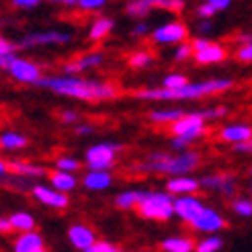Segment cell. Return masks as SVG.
I'll list each match as a JSON object with an SVG mask.
<instances>
[{"instance_id": "d4e9b609", "label": "cell", "mask_w": 252, "mask_h": 252, "mask_svg": "<svg viewBox=\"0 0 252 252\" xmlns=\"http://www.w3.org/2000/svg\"><path fill=\"white\" fill-rule=\"evenodd\" d=\"M113 27H115L113 19H109V17H98L96 21H93L91 29H88V37H91L93 41H103L105 37L111 35Z\"/></svg>"}, {"instance_id": "f907efd6", "label": "cell", "mask_w": 252, "mask_h": 252, "mask_svg": "<svg viewBox=\"0 0 252 252\" xmlns=\"http://www.w3.org/2000/svg\"><path fill=\"white\" fill-rule=\"evenodd\" d=\"M74 131H76L78 135H91L94 131V127H93V125H88V123H82V125H76Z\"/></svg>"}, {"instance_id": "d6986e66", "label": "cell", "mask_w": 252, "mask_h": 252, "mask_svg": "<svg viewBox=\"0 0 252 252\" xmlns=\"http://www.w3.org/2000/svg\"><path fill=\"white\" fill-rule=\"evenodd\" d=\"M113 185V176L111 170H86V174L82 176V187L86 191H105Z\"/></svg>"}, {"instance_id": "603a6c76", "label": "cell", "mask_w": 252, "mask_h": 252, "mask_svg": "<svg viewBox=\"0 0 252 252\" xmlns=\"http://www.w3.org/2000/svg\"><path fill=\"white\" fill-rule=\"evenodd\" d=\"M8 164V172L15 174V176H23V179H41L45 176V168L43 166H37V164H31V162H21V160H15V162H6Z\"/></svg>"}, {"instance_id": "ab89813d", "label": "cell", "mask_w": 252, "mask_h": 252, "mask_svg": "<svg viewBox=\"0 0 252 252\" xmlns=\"http://www.w3.org/2000/svg\"><path fill=\"white\" fill-rule=\"evenodd\" d=\"M107 4V0H80L78 6L82 10H98V8H103Z\"/></svg>"}, {"instance_id": "e575fe53", "label": "cell", "mask_w": 252, "mask_h": 252, "mask_svg": "<svg viewBox=\"0 0 252 252\" xmlns=\"http://www.w3.org/2000/svg\"><path fill=\"white\" fill-rule=\"evenodd\" d=\"M154 8H162V10H170V12H179L183 10L185 2L183 0H152Z\"/></svg>"}, {"instance_id": "60d3db41", "label": "cell", "mask_w": 252, "mask_h": 252, "mask_svg": "<svg viewBox=\"0 0 252 252\" xmlns=\"http://www.w3.org/2000/svg\"><path fill=\"white\" fill-rule=\"evenodd\" d=\"M216 12H218V10L213 8L209 2H203V4L197 6V17H199V19H211L213 15H216Z\"/></svg>"}, {"instance_id": "bcb514c9", "label": "cell", "mask_w": 252, "mask_h": 252, "mask_svg": "<svg viewBox=\"0 0 252 252\" xmlns=\"http://www.w3.org/2000/svg\"><path fill=\"white\" fill-rule=\"evenodd\" d=\"M15 60H17V56H15V54H0V68L6 70V68H8Z\"/></svg>"}, {"instance_id": "5bb4252c", "label": "cell", "mask_w": 252, "mask_h": 252, "mask_svg": "<svg viewBox=\"0 0 252 252\" xmlns=\"http://www.w3.org/2000/svg\"><path fill=\"white\" fill-rule=\"evenodd\" d=\"M205 207V203L201 201L197 195H181L174 197V216L179 218L181 221L189 223L197 213Z\"/></svg>"}, {"instance_id": "ac0fdd59", "label": "cell", "mask_w": 252, "mask_h": 252, "mask_svg": "<svg viewBox=\"0 0 252 252\" xmlns=\"http://www.w3.org/2000/svg\"><path fill=\"white\" fill-rule=\"evenodd\" d=\"M103 62H105V56L103 54H100V52H91V54H86V56H80L76 60L68 62V64L64 66V72L68 74V76H76V74L82 72V70L98 68Z\"/></svg>"}, {"instance_id": "816d5d0a", "label": "cell", "mask_w": 252, "mask_h": 252, "mask_svg": "<svg viewBox=\"0 0 252 252\" xmlns=\"http://www.w3.org/2000/svg\"><path fill=\"white\" fill-rule=\"evenodd\" d=\"M234 152H240V154H248V152H252V140H250V142H244V144L234 146Z\"/></svg>"}, {"instance_id": "f1b7e54d", "label": "cell", "mask_w": 252, "mask_h": 252, "mask_svg": "<svg viewBox=\"0 0 252 252\" xmlns=\"http://www.w3.org/2000/svg\"><path fill=\"white\" fill-rule=\"evenodd\" d=\"M154 8L152 0H129L127 6H125V12L133 19H144L150 15V10Z\"/></svg>"}, {"instance_id": "ba28073f", "label": "cell", "mask_w": 252, "mask_h": 252, "mask_svg": "<svg viewBox=\"0 0 252 252\" xmlns=\"http://www.w3.org/2000/svg\"><path fill=\"white\" fill-rule=\"evenodd\" d=\"M31 195L35 201H39L41 205L49 207V209H66L70 205V199H68V193H62L58 189H54L52 185H31Z\"/></svg>"}, {"instance_id": "9a60e30c", "label": "cell", "mask_w": 252, "mask_h": 252, "mask_svg": "<svg viewBox=\"0 0 252 252\" xmlns=\"http://www.w3.org/2000/svg\"><path fill=\"white\" fill-rule=\"evenodd\" d=\"M201 189V181L191 174H181V176H170L166 181V191L174 197L181 195H195Z\"/></svg>"}, {"instance_id": "ffe728a7", "label": "cell", "mask_w": 252, "mask_h": 252, "mask_svg": "<svg viewBox=\"0 0 252 252\" xmlns=\"http://www.w3.org/2000/svg\"><path fill=\"white\" fill-rule=\"evenodd\" d=\"M225 58H228V49H225L223 45H220V43H213V41H209L207 47H203L201 52L195 54V62L201 66L220 64V62H223Z\"/></svg>"}, {"instance_id": "9c48e42d", "label": "cell", "mask_w": 252, "mask_h": 252, "mask_svg": "<svg viewBox=\"0 0 252 252\" xmlns=\"http://www.w3.org/2000/svg\"><path fill=\"white\" fill-rule=\"evenodd\" d=\"M187 25H183L181 21H170L166 25H160L152 33V41L158 45H179L183 41H187Z\"/></svg>"}, {"instance_id": "4dcf8cb0", "label": "cell", "mask_w": 252, "mask_h": 252, "mask_svg": "<svg viewBox=\"0 0 252 252\" xmlns=\"http://www.w3.org/2000/svg\"><path fill=\"white\" fill-rule=\"evenodd\" d=\"M232 211L236 213L238 218H242V220L252 218V199H248V197H236V199H232Z\"/></svg>"}, {"instance_id": "74e56055", "label": "cell", "mask_w": 252, "mask_h": 252, "mask_svg": "<svg viewBox=\"0 0 252 252\" xmlns=\"http://www.w3.org/2000/svg\"><path fill=\"white\" fill-rule=\"evenodd\" d=\"M203 115L207 121H216V119H221L228 115V107L221 105V107H209V109H203Z\"/></svg>"}, {"instance_id": "d6a6232c", "label": "cell", "mask_w": 252, "mask_h": 252, "mask_svg": "<svg viewBox=\"0 0 252 252\" xmlns=\"http://www.w3.org/2000/svg\"><path fill=\"white\" fill-rule=\"evenodd\" d=\"M82 164L76 160V158H72V156H60L56 160V168L58 170H66V172H76Z\"/></svg>"}, {"instance_id": "2e32d148", "label": "cell", "mask_w": 252, "mask_h": 252, "mask_svg": "<svg viewBox=\"0 0 252 252\" xmlns=\"http://www.w3.org/2000/svg\"><path fill=\"white\" fill-rule=\"evenodd\" d=\"M218 135H220L221 142L238 146V144H244V142H250L252 140V125L232 123V125H225V127H221Z\"/></svg>"}, {"instance_id": "44dd1931", "label": "cell", "mask_w": 252, "mask_h": 252, "mask_svg": "<svg viewBox=\"0 0 252 252\" xmlns=\"http://www.w3.org/2000/svg\"><path fill=\"white\" fill-rule=\"evenodd\" d=\"M197 242L191 236H168L160 242L162 252H195Z\"/></svg>"}, {"instance_id": "f6af8a7d", "label": "cell", "mask_w": 252, "mask_h": 252, "mask_svg": "<svg viewBox=\"0 0 252 252\" xmlns=\"http://www.w3.org/2000/svg\"><path fill=\"white\" fill-rule=\"evenodd\" d=\"M41 0H12V6H17V8H33Z\"/></svg>"}, {"instance_id": "1f68e13d", "label": "cell", "mask_w": 252, "mask_h": 252, "mask_svg": "<svg viewBox=\"0 0 252 252\" xmlns=\"http://www.w3.org/2000/svg\"><path fill=\"white\" fill-rule=\"evenodd\" d=\"M154 62V58H152V54L150 52H146V49H137V52H133L131 56H129V66L133 68V70H142V68H148L150 64Z\"/></svg>"}, {"instance_id": "7a4b0ae2", "label": "cell", "mask_w": 252, "mask_h": 252, "mask_svg": "<svg viewBox=\"0 0 252 252\" xmlns=\"http://www.w3.org/2000/svg\"><path fill=\"white\" fill-rule=\"evenodd\" d=\"M234 82L230 78H213V80H201V82H187L179 88H142L135 91L133 96L140 100H197L203 96H213L230 91Z\"/></svg>"}, {"instance_id": "cb8c5ba5", "label": "cell", "mask_w": 252, "mask_h": 252, "mask_svg": "<svg viewBox=\"0 0 252 252\" xmlns=\"http://www.w3.org/2000/svg\"><path fill=\"white\" fill-rule=\"evenodd\" d=\"M8 221L12 225V232H17V234L31 232V230H35V225H37L35 218L31 216L29 211H15V213H10Z\"/></svg>"}, {"instance_id": "836d02e7", "label": "cell", "mask_w": 252, "mask_h": 252, "mask_svg": "<svg viewBox=\"0 0 252 252\" xmlns=\"http://www.w3.org/2000/svg\"><path fill=\"white\" fill-rule=\"evenodd\" d=\"M174 62H187L189 58H195V52H193V45L189 43V41H183V43H179L176 45V49H174Z\"/></svg>"}, {"instance_id": "e0dca14e", "label": "cell", "mask_w": 252, "mask_h": 252, "mask_svg": "<svg viewBox=\"0 0 252 252\" xmlns=\"http://www.w3.org/2000/svg\"><path fill=\"white\" fill-rule=\"evenodd\" d=\"M43 248H45V240L37 230L17 234V238L12 240V246H10L12 252H39Z\"/></svg>"}, {"instance_id": "6f0895ef", "label": "cell", "mask_w": 252, "mask_h": 252, "mask_svg": "<svg viewBox=\"0 0 252 252\" xmlns=\"http://www.w3.org/2000/svg\"><path fill=\"white\" fill-rule=\"evenodd\" d=\"M250 195H252V183H250Z\"/></svg>"}, {"instance_id": "f5cc1de1", "label": "cell", "mask_w": 252, "mask_h": 252, "mask_svg": "<svg viewBox=\"0 0 252 252\" xmlns=\"http://www.w3.org/2000/svg\"><path fill=\"white\" fill-rule=\"evenodd\" d=\"M0 232H2L4 236L12 232V225H10V221H8V218H2V220H0Z\"/></svg>"}, {"instance_id": "8992f818", "label": "cell", "mask_w": 252, "mask_h": 252, "mask_svg": "<svg viewBox=\"0 0 252 252\" xmlns=\"http://www.w3.org/2000/svg\"><path fill=\"white\" fill-rule=\"evenodd\" d=\"M170 127V133L172 135H179V137H187L189 142H195L199 140L201 135L205 133L207 129V119L203 115V111H197V113H185V115L168 125Z\"/></svg>"}, {"instance_id": "30bf717a", "label": "cell", "mask_w": 252, "mask_h": 252, "mask_svg": "<svg viewBox=\"0 0 252 252\" xmlns=\"http://www.w3.org/2000/svg\"><path fill=\"white\" fill-rule=\"evenodd\" d=\"M6 72L10 74L12 80H17L21 84H37L43 78L39 66H37L35 62H31V60H25V58H17L6 68Z\"/></svg>"}, {"instance_id": "4316f807", "label": "cell", "mask_w": 252, "mask_h": 252, "mask_svg": "<svg viewBox=\"0 0 252 252\" xmlns=\"http://www.w3.org/2000/svg\"><path fill=\"white\" fill-rule=\"evenodd\" d=\"M185 115V113L181 111V109H156V111H152L150 113V121L152 123H160V125H170V123H174V121H179L181 117Z\"/></svg>"}, {"instance_id": "6da1fadb", "label": "cell", "mask_w": 252, "mask_h": 252, "mask_svg": "<svg viewBox=\"0 0 252 252\" xmlns=\"http://www.w3.org/2000/svg\"><path fill=\"white\" fill-rule=\"evenodd\" d=\"M35 86L47 88L56 94L88 100V103H98V100H113L119 94V88L111 82H98V80H88L80 76H47L41 78Z\"/></svg>"}, {"instance_id": "5b68a950", "label": "cell", "mask_w": 252, "mask_h": 252, "mask_svg": "<svg viewBox=\"0 0 252 252\" xmlns=\"http://www.w3.org/2000/svg\"><path fill=\"white\" fill-rule=\"evenodd\" d=\"M121 150L119 144L113 142H100L86 150L84 154V164L88 170H111L115 166L117 152Z\"/></svg>"}, {"instance_id": "11a10c76", "label": "cell", "mask_w": 252, "mask_h": 252, "mask_svg": "<svg viewBox=\"0 0 252 252\" xmlns=\"http://www.w3.org/2000/svg\"><path fill=\"white\" fill-rule=\"evenodd\" d=\"M248 43H252V35L250 33H242L240 35V45H248Z\"/></svg>"}, {"instance_id": "b9f144b4", "label": "cell", "mask_w": 252, "mask_h": 252, "mask_svg": "<svg viewBox=\"0 0 252 252\" xmlns=\"http://www.w3.org/2000/svg\"><path fill=\"white\" fill-rule=\"evenodd\" d=\"M17 47H19V43L8 41L6 37H2V39H0V54H15Z\"/></svg>"}, {"instance_id": "8fae6325", "label": "cell", "mask_w": 252, "mask_h": 252, "mask_svg": "<svg viewBox=\"0 0 252 252\" xmlns=\"http://www.w3.org/2000/svg\"><path fill=\"white\" fill-rule=\"evenodd\" d=\"M70 41L68 33L62 31H39V33H29L19 41L21 49H33L39 45H64Z\"/></svg>"}, {"instance_id": "52a82bcc", "label": "cell", "mask_w": 252, "mask_h": 252, "mask_svg": "<svg viewBox=\"0 0 252 252\" xmlns=\"http://www.w3.org/2000/svg\"><path fill=\"white\" fill-rule=\"evenodd\" d=\"M225 225H228L225 218L221 216L218 209H213L209 205H205L191 221H189V228L199 232V234H203V236H207V234H220Z\"/></svg>"}, {"instance_id": "3957f363", "label": "cell", "mask_w": 252, "mask_h": 252, "mask_svg": "<svg viewBox=\"0 0 252 252\" xmlns=\"http://www.w3.org/2000/svg\"><path fill=\"white\" fill-rule=\"evenodd\" d=\"M201 162V156L193 150L187 152H150L144 162L135 166L140 172H154V174H166V176H181L191 174Z\"/></svg>"}, {"instance_id": "681fc988", "label": "cell", "mask_w": 252, "mask_h": 252, "mask_svg": "<svg viewBox=\"0 0 252 252\" xmlns=\"http://www.w3.org/2000/svg\"><path fill=\"white\" fill-rule=\"evenodd\" d=\"M150 33V27H148V23H137L135 27H133V35L135 37H144Z\"/></svg>"}, {"instance_id": "f35d334b", "label": "cell", "mask_w": 252, "mask_h": 252, "mask_svg": "<svg viewBox=\"0 0 252 252\" xmlns=\"http://www.w3.org/2000/svg\"><path fill=\"white\" fill-rule=\"evenodd\" d=\"M236 58L240 62H248V64H252V43L248 45H240L236 52Z\"/></svg>"}, {"instance_id": "83f0119b", "label": "cell", "mask_w": 252, "mask_h": 252, "mask_svg": "<svg viewBox=\"0 0 252 252\" xmlns=\"http://www.w3.org/2000/svg\"><path fill=\"white\" fill-rule=\"evenodd\" d=\"M27 144H29L27 137L19 131H4L0 135V146H2V150H21Z\"/></svg>"}, {"instance_id": "680465c9", "label": "cell", "mask_w": 252, "mask_h": 252, "mask_svg": "<svg viewBox=\"0 0 252 252\" xmlns=\"http://www.w3.org/2000/svg\"><path fill=\"white\" fill-rule=\"evenodd\" d=\"M137 252H150V250H137Z\"/></svg>"}, {"instance_id": "7dc6e473", "label": "cell", "mask_w": 252, "mask_h": 252, "mask_svg": "<svg viewBox=\"0 0 252 252\" xmlns=\"http://www.w3.org/2000/svg\"><path fill=\"white\" fill-rule=\"evenodd\" d=\"M205 2H209L216 10H225L232 4V0H205Z\"/></svg>"}, {"instance_id": "7402d4cb", "label": "cell", "mask_w": 252, "mask_h": 252, "mask_svg": "<svg viewBox=\"0 0 252 252\" xmlns=\"http://www.w3.org/2000/svg\"><path fill=\"white\" fill-rule=\"evenodd\" d=\"M49 185H52L54 189H58V191L62 193H72L74 189L78 187V179L74 172H66V170H52L49 172Z\"/></svg>"}, {"instance_id": "db71d44e", "label": "cell", "mask_w": 252, "mask_h": 252, "mask_svg": "<svg viewBox=\"0 0 252 252\" xmlns=\"http://www.w3.org/2000/svg\"><path fill=\"white\" fill-rule=\"evenodd\" d=\"M49 2H54V4H66V6H78L80 0H49Z\"/></svg>"}, {"instance_id": "c3c4849f", "label": "cell", "mask_w": 252, "mask_h": 252, "mask_svg": "<svg viewBox=\"0 0 252 252\" xmlns=\"http://www.w3.org/2000/svg\"><path fill=\"white\" fill-rule=\"evenodd\" d=\"M76 119H78V113L76 111H70V109L62 111V121H64V123H74Z\"/></svg>"}, {"instance_id": "7bdbcfd3", "label": "cell", "mask_w": 252, "mask_h": 252, "mask_svg": "<svg viewBox=\"0 0 252 252\" xmlns=\"http://www.w3.org/2000/svg\"><path fill=\"white\" fill-rule=\"evenodd\" d=\"M213 29V25H211V19H201L199 23H197V33L203 37V35H207L209 31Z\"/></svg>"}, {"instance_id": "8d00e7d4", "label": "cell", "mask_w": 252, "mask_h": 252, "mask_svg": "<svg viewBox=\"0 0 252 252\" xmlns=\"http://www.w3.org/2000/svg\"><path fill=\"white\" fill-rule=\"evenodd\" d=\"M187 76H183V74H168V76L162 78V86L164 88H179L183 84H187Z\"/></svg>"}, {"instance_id": "ee69618b", "label": "cell", "mask_w": 252, "mask_h": 252, "mask_svg": "<svg viewBox=\"0 0 252 252\" xmlns=\"http://www.w3.org/2000/svg\"><path fill=\"white\" fill-rule=\"evenodd\" d=\"M191 45H193V52L197 54V52H201L203 47L209 45V39H207V37H195V39L191 41Z\"/></svg>"}, {"instance_id": "4fadbf2b", "label": "cell", "mask_w": 252, "mask_h": 252, "mask_svg": "<svg viewBox=\"0 0 252 252\" xmlns=\"http://www.w3.org/2000/svg\"><path fill=\"white\" fill-rule=\"evenodd\" d=\"M96 240H98L96 232H94L88 223L78 221V223H72L70 228H68V242L72 244V248H76V250H80V252L88 250Z\"/></svg>"}, {"instance_id": "9f6ffc18", "label": "cell", "mask_w": 252, "mask_h": 252, "mask_svg": "<svg viewBox=\"0 0 252 252\" xmlns=\"http://www.w3.org/2000/svg\"><path fill=\"white\" fill-rule=\"evenodd\" d=\"M39 252H49V250H47V248H43V250H39Z\"/></svg>"}, {"instance_id": "d590c367", "label": "cell", "mask_w": 252, "mask_h": 252, "mask_svg": "<svg viewBox=\"0 0 252 252\" xmlns=\"http://www.w3.org/2000/svg\"><path fill=\"white\" fill-rule=\"evenodd\" d=\"M84 252H123V250H121L117 244L109 242V240H96L91 248L84 250Z\"/></svg>"}, {"instance_id": "f546056e", "label": "cell", "mask_w": 252, "mask_h": 252, "mask_svg": "<svg viewBox=\"0 0 252 252\" xmlns=\"http://www.w3.org/2000/svg\"><path fill=\"white\" fill-rule=\"evenodd\" d=\"M223 248V238L220 234H207L197 242L195 252H220Z\"/></svg>"}, {"instance_id": "484cf974", "label": "cell", "mask_w": 252, "mask_h": 252, "mask_svg": "<svg viewBox=\"0 0 252 252\" xmlns=\"http://www.w3.org/2000/svg\"><path fill=\"white\" fill-rule=\"evenodd\" d=\"M142 193L140 189H127V191H121L117 197H115V207L117 209H123V211H129V209H135L137 203L142 199Z\"/></svg>"}, {"instance_id": "277c9868", "label": "cell", "mask_w": 252, "mask_h": 252, "mask_svg": "<svg viewBox=\"0 0 252 252\" xmlns=\"http://www.w3.org/2000/svg\"><path fill=\"white\" fill-rule=\"evenodd\" d=\"M135 209L144 220L168 221L174 218V195L168 191H144Z\"/></svg>"}, {"instance_id": "7c38bea8", "label": "cell", "mask_w": 252, "mask_h": 252, "mask_svg": "<svg viewBox=\"0 0 252 252\" xmlns=\"http://www.w3.org/2000/svg\"><path fill=\"white\" fill-rule=\"evenodd\" d=\"M201 187L207 189L211 193H220L223 197H234L236 193V179L228 172H216L207 174L201 179Z\"/></svg>"}]
</instances>
